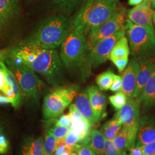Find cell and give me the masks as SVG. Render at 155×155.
<instances>
[{
	"label": "cell",
	"instance_id": "38",
	"mask_svg": "<svg viewBox=\"0 0 155 155\" xmlns=\"http://www.w3.org/2000/svg\"><path fill=\"white\" fill-rule=\"evenodd\" d=\"M78 155H95V152L88 145H82L77 150Z\"/></svg>",
	"mask_w": 155,
	"mask_h": 155
},
{
	"label": "cell",
	"instance_id": "45",
	"mask_svg": "<svg viewBox=\"0 0 155 155\" xmlns=\"http://www.w3.org/2000/svg\"><path fill=\"white\" fill-rule=\"evenodd\" d=\"M153 21L154 22L155 24V12H153Z\"/></svg>",
	"mask_w": 155,
	"mask_h": 155
},
{
	"label": "cell",
	"instance_id": "36",
	"mask_svg": "<svg viewBox=\"0 0 155 155\" xmlns=\"http://www.w3.org/2000/svg\"><path fill=\"white\" fill-rule=\"evenodd\" d=\"M10 90H11V88L6 82L4 73L0 70V91L2 92L6 96Z\"/></svg>",
	"mask_w": 155,
	"mask_h": 155
},
{
	"label": "cell",
	"instance_id": "46",
	"mask_svg": "<svg viewBox=\"0 0 155 155\" xmlns=\"http://www.w3.org/2000/svg\"><path fill=\"white\" fill-rule=\"evenodd\" d=\"M144 1L148 2V3H150V2H151V1H152V0H144Z\"/></svg>",
	"mask_w": 155,
	"mask_h": 155
},
{
	"label": "cell",
	"instance_id": "21",
	"mask_svg": "<svg viewBox=\"0 0 155 155\" xmlns=\"http://www.w3.org/2000/svg\"><path fill=\"white\" fill-rule=\"evenodd\" d=\"M137 134L126 127H122L116 137L113 140V143L121 152H127L134 144Z\"/></svg>",
	"mask_w": 155,
	"mask_h": 155
},
{
	"label": "cell",
	"instance_id": "32",
	"mask_svg": "<svg viewBox=\"0 0 155 155\" xmlns=\"http://www.w3.org/2000/svg\"><path fill=\"white\" fill-rule=\"evenodd\" d=\"M8 148L9 142L4 133L2 125L0 124V153H5L8 150Z\"/></svg>",
	"mask_w": 155,
	"mask_h": 155
},
{
	"label": "cell",
	"instance_id": "10",
	"mask_svg": "<svg viewBox=\"0 0 155 155\" xmlns=\"http://www.w3.org/2000/svg\"><path fill=\"white\" fill-rule=\"evenodd\" d=\"M140 100L134 98H127L126 104L115 114L121 121L123 127L136 134L137 133L140 124Z\"/></svg>",
	"mask_w": 155,
	"mask_h": 155
},
{
	"label": "cell",
	"instance_id": "30",
	"mask_svg": "<svg viewBox=\"0 0 155 155\" xmlns=\"http://www.w3.org/2000/svg\"><path fill=\"white\" fill-rule=\"evenodd\" d=\"M70 127L55 125L54 127H51L50 130L54 135L56 139H59L66 138L67 134L70 131Z\"/></svg>",
	"mask_w": 155,
	"mask_h": 155
},
{
	"label": "cell",
	"instance_id": "35",
	"mask_svg": "<svg viewBox=\"0 0 155 155\" xmlns=\"http://www.w3.org/2000/svg\"><path fill=\"white\" fill-rule=\"evenodd\" d=\"M71 125V119L69 114L61 116L60 118L56 121L55 125L70 127Z\"/></svg>",
	"mask_w": 155,
	"mask_h": 155
},
{
	"label": "cell",
	"instance_id": "14",
	"mask_svg": "<svg viewBox=\"0 0 155 155\" xmlns=\"http://www.w3.org/2000/svg\"><path fill=\"white\" fill-rule=\"evenodd\" d=\"M139 70L133 98L140 99L144 86L148 81L155 69V61L150 59L139 60Z\"/></svg>",
	"mask_w": 155,
	"mask_h": 155
},
{
	"label": "cell",
	"instance_id": "4",
	"mask_svg": "<svg viewBox=\"0 0 155 155\" xmlns=\"http://www.w3.org/2000/svg\"><path fill=\"white\" fill-rule=\"evenodd\" d=\"M89 52L87 37L72 28L61 44L60 57L63 64L71 71H81L83 75Z\"/></svg>",
	"mask_w": 155,
	"mask_h": 155
},
{
	"label": "cell",
	"instance_id": "26",
	"mask_svg": "<svg viewBox=\"0 0 155 155\" xmlns=\"http://www.w3.org/2000/svg\"><path fill=\"white\" fill-rule=\"evenodd\" d=\"M105 137L98 130H93L90 133L89 146L97 155H104Z\"/></svg>",
	"mask_w": 155,
	"mask_h": 155
},
{
	"label": "cell",
	"instance_id": "19",
	"mask_svg": "<svg viewBox=\"0 0 155 155\" xmlns=\"http://www.w3.org/2000/svg\"><path fill=\"white\" fill-rule=\"evenodd\" d=\"M54 9L59 14L70 16L74 12L80 9L87 0H48Z\"/></svg>",
	"mask_w": 155,
	"mask_h": 155
},
{
	"label": "cell",
	"instance_id": "22",
	"mask_svg": "<svg viewBox=\"0 0 155 155\" xmlns=\"http://www.w3.org/2000/svg\"><path fill=\"white\" fill-rule=\"evenodd\" d=\"M0 70L4 73L6 82L11 88L15 96V102L13 107L17 109L21 104L22 93L14 74L6 66L4 61H0Z\"/></svg>",
	"mask_w": 155,
	"mask_h": 155
},
{
	"label": "cell",
	"instance_id": "5",
	"mask_svg": "<svg viewBox=\"0 0 155 155\" xmlns=\"http://www.w3.org/2000/svg\"><path fill=\"white\" fill-rule=\"evenodd\" d=\"M125 26L130 50L134 59L139 61L155 56L154 29L134 24L129 19H126Z\"/></svg>",
	"mask_w": 155,
	"mask_h": 155
},
{
	"label": "cell",
	"instance_id": "17",
	"mask_svg": "<svg viewBox=\"0 0 155 155\" xmlns=\"http://www.w3.org/2000/svg\"><path fill=\"white\" fill-rule=\"evenodd\" d=\"M86 91L94 114L97 120L100 121V120L106 115V100L105 95L96 86H89L86 89Z\"/></svg>",
	"mask_w": 155,
	"mask_h": 155
},
{
	"label": "cell",
	"instance_id": "34",
	"mask_svg": "<svg viewBox=\"0 0 155 155\" xmlns=\"http://www.w3.org/2000/svg\"><path fill=\"white\" fill-rule=\"evenodd\" d=\"M122 89V77L121 76L114 75L113 82L111 86L110 90L113 92H118Z\"/></svg>",
	"mask_w": 155,
	"mask_h": 155
},
{
	"label": "cell",
	"instance_id": "13",
	"mask_svg": "<svg viewBox=\"0 0 155 155\" xmlns=\"http://www.w3.org/2000/svg\"><path fill=\"white\" fill-rule=\"evenodd\" d=\"M68 114L71 119L70 129L80 134L82 140V145L89 144L91 129L89 122L79 113L74 104L70 106Z\"/></svg>",
	"mask_w": 155,
	"mask_h": 155
},
{
	"label": "cell",
	"instance_id": "47",
	"mask_svg": "<svg viewBox=\"0 0 155 155\" xmlns=\"http://www.w3.org/2000/svg\"><path fill=\"white\" fill-rule=\"evenodd\" d=\"M70 155H78L77 154H76V153H72Z\"/></svg>",
	"mask_w": 155,
	"mask_h": 155
},
{
	"label": "cell",
	"instance_id": "15",
	"mask_svg": "<svg viewBox=\"0 0 155 155\" xmlns=\"http://www.w3.org/2000/svg\"><path fill=\"white\" fill-rule=\"evenodd\" d=\"M136 147H141L155 141V119L144 117L140 120L136 136Z\"/></svg>",
	"mask_w": 155,
	"mask_h": 155
},
{
	"label": "cell",
	"instance_id": "44",
	"mask_svg": "<svg viewBox=\"0 0 155 155\" xmlns=\"http://www.w3.org/2000/svg\"><path fill=\"white\" fill-rule=\"evenodd\" d=\"M150 6L153 10L155 9V0H152L150 2Z\"/></svg>",
	"mask_w": 155,
	"mask_h": 155
},
{
	"label": "cell",
	"instance_id": "11",
	"mask_svg": "<svg viewBox=\"0 0 155 155\" xmlns=\"http://www.w3.org/2000/svg\"><path fill=\"white\" fill-rule=\"evenodd\" d=\"M150 4L144 1L127 12L128 19L134 24L141 26H148L153 29V13Z\"/></svg>",
	"mask_w": 155,
	"mask_h": 155
},
{
	"label": "cell",
	"instance_id": "41",
	"mask_svg": "<svg viewBox=\"0 0 155 155\" xmlns=\"http://www.w3.org/2000/svg\"><path fill=\"white\" fill-rule=\"evenodd\" d=\"M8 51H0V61H5L8 58Z\"/></svg>",
	"mask_w": 155,
	"mask_h": 155
},
{
	"label": "cell",
	"instance_id": "42",
	"mask_svg": "<svg viewBox=\"0 0 155 155\" xmlns=\"http://www.w3.org/2000/svg\"><path fill=\"white\" fill-rule=\"evenodd\" d=\"M144 0H128V4L129 5L137 6L141 4Z\"/></svg>",
	"mask_w": 155,
	"mask_h": 155
},
{
	"label": "cell",
	"instance_id": "20",
	"mask_svg": "<svg viewBox=\"0 0 155 155\" xmlns=\"http://www.w3.org/2000/svg\"><path fill=\"white\" fill-rule=\"evenodd\" d=\"M139 100L144 109H150L155 106V67L148 81L144 86Z\"/></svg>",
	"mask_w": 155,
	"mask_h": 155
},
{
	"label": "cell",
	"instance_id": "49",
	"mask_svg": "<svg viewBox=\"0 0 155 155\" xmlns=\"http://www.w3.org/2000/svg\"></svg>",
	"mask_w": 155,
	"mask_h": 155
},
{
	"label": "cell",
	"instance_id": "3",
	"mask_svg": "<svg viewBox=\"0 0 155 155\" xmlns=\"http://www.w3.org/2000/svg\"><path fill=\"white\" fill-rule=\"evenodd\" d=\"M119 0H87L72 21V28L88 39L120 8Z\"/></svg>",
	"mask_w": 155,
	"mask_h": 155
},
{
	"label": "cell",
	"instance_id": "18",
	"mask_svg": "<svg viewBox=\"0 0 155 155\" xmlns=\"http://www.w3.org/2000/svg\"><path fill=\"white\" fill-rule=\"evenodd\" d=\"M74 104L79 113L89 122L91 127L96 125L99 122L94 114L86 90L78 93Z\"/></svg>",
	"mask_w": 155,
	"mask_h": 155
},
{
	"label": "cell",
	"instance_id": "33",
	"mask_svg": "<svg viewBox=\"0 0 155 155\" xmlns=\"http://www.w3.org/2000/svg\"><path fill=\"white\" fill-rule=\"evenodd\" d=\"M66 150V138L57 139L55 150L54 155H61Z\"/></svg>",
	"mask_w": 155,
	"mask_h": 155
},
{
	"label": "cell",
	"instance_id": "29",
	"mask_svg": "<svg viewBox=\"0 0 155 155\" xmlns=\"http://www.w3.org/2000/svg\"><path fill=\"white\" fill-rule=\"evenodd\" d=\"M127 97L122 91L117 92L114 95L109 97V101L111 105L117 111L121 109L127 101Z\"/></svg>",
	"mask_w": 155,
	"mask_h": 155
},
{
	"label": "cell",
	"instance_id": "50",
	"mask_svg": "<svg viewBox=\"0 0 155 155\" xmlns=\"http://www.w3.org/2000/svg\"></svg>",
	"mask_w": 155,
	"mask_h": 155
},
{
	"label": "cell",
	"instance_id": "31",
	"mask_svg": "<svg viewBox=\"0 0 155 155\" xmlns=\"http://www.w3.org/2000/svg\"><path fill=\"white\" fill-rule=\"evenodd\" d=\"M124 152H120L111 140H106L104 155H123Z\"/></svg>",
	"mask_w": 155,
	"mask_h": 155
},
{
	"label": "cell",
	"instance_id": "16",
	"mask_svg": "<svg viewBox=\"0 0 155 155\" xmlns=\"http://www.w3.org/2000/svg\"><path fill=\"white\" fill-rule=\"evenodd\" d=\"M20 13L17 0H0V30L7 28Z\"/></svg>",
	"mask_w": 155,
	"mask_h": 155
},
{
	"label": "cell",
	"instance_id": "12",
	"mask_svg": "<svg viewBox=\"0 0 155 155\" xmlns=\"http://www.w3.org/2000/svg\"><path fill=\"white\" fill-rule=\"evenodd\" d=\"M139 67L138 61L133 59L127 64V66L122 72L121 91L127 98H133Z\"/></svg>",
	"mask_w": 155,
	"mask_h": 155
},
{
	"label": "cell",
	"instance_id": "40",
	"mask_svg": "<svg viewBox=\"0 0 155 155\" xmlns=\"http://www.w3.org/2000/svg\"><path fill=\"white\" fill-rule=\"evenodd\" d=\"M8 104H11L10 99L5 94L3 95L0 93V105H6Z\"/></svg>",
	"mask_w": 155,
	"mask_h": 155
},
{
	"label": "cell",
	"instance_id": "7",
	"mask_svg": "<svg viewBox=\"0 0 155 155\" xmlns=\"http://www.w3.org/2000/svg\"><path fill=\"white\" fill-rule=\"evenodd\" d=\"M6 66L14 74L22 95L29 99L38 101L39 89L42 83L33 70L22 63L6 60Z\"/></svg>",
	"mask_w": 155,
	"mask_h": 155
},
{
	"label": "cell",
	"instance_id": "25",
	"mask_svg": "<svg viewBox=\"0 0 155 155\" xmlns=\"http://www.w3.org/2000/svg\"><path fill=\"white\" fill-rule=\"evenodd\" d=\"M23 155H44L43 140L41 137L29 138L23 146Z\"/></svg>",
	"mask_w": 155,
	"mask_h": 155
},
{
	"label": "cell",
	"instance_id": "27",
	"mask_svg": "<svg viewBox=\"0 0 155 155\" xmlns=\"http://www.w3.org/2000/svg\"><path fill=\"white\" fill-rule=\"evenodd\" d=\"M114 74L110 70L98 75L96 78V83L101 90H108L113 82Z\"/></svg>",
	"mask_w": 155,
	"mask_h": 155
},
{
	"label": "cell",
	"instance_id": "28",
	"mask_svg": "<svg viewBox=\"0 0 155 155\" xmlns=\"http://www.w3.org/2000/svg\"><path fill=\"white\" fill-rule=\"evenodd\" d=\"M56 140L55 137L50 129L46 130L45 141H43L44 155H53L56 149Z\"/></svg>",
	"mask_w": 155,
	"mask_h": 155
},
{
	"label": "cell",
	"instance_id": "24",
	"mask_svg": "<svg viewBox=\"0 0 155 155\" xmlns=\"http://www.w3.org/2000/svg\"><path fill=\"white\" fill-rule=\"evenodd\" d=\"M130 54V48L129 47L127 38L124 36L119 39L111 50L110 55V60L122 58H128Z\"/></svg>",
	"mask_w": 155,
	"mask_h": 155
},
{
	"label": "cell",
	"instance_id": "8",
	"mask_svg": "<svg viewBox=\"0 0 155 155\" xmlns=\"http://www.w3.org/2000/svg\"><path fill=\"white\" fill-rule=\"evenodd\" d=\"M126 34L125 27L109 37L102 39L89 51L83 77L90 75L91 69L100 66L107 61L117 41Z\"/></svg>",
	"mask_w": 155,
	"mask_h": 155
},
{
	"label": "cell",
	"instance_id": "9",
	"mask_svg": "<svg viewBox=\"0 0 155 155\" xmlns=\"http://www.w3.org/2000/svg\"><path fill=\"white\" fill-rule=\"evenodd\" d=\"M127 10L123 6L107 21H106L94 35L87 39L89 51L102 39L114 35L125 28Z\"/></svg>",
	"mask_w": 155,
	"mask_h": 155
},
{
	"label": "cell",
	"instance_id": "6",
	"mask_svg": "<svg viewBox=\"0 0 155 155\" xmlns=\"http://www.w3.org/2000/svg\"><path fill=\"white\" fill-rule=\"evenodd\" d=\"M77 86L59 87L47 94L44 98L43 117L47 121L55 120L60 116L77 95Z\"/></svg>",
	"mask_w": 155,
	"mask_h": 155
},
{
	"label": "cell",
	"instance_id": "1",
	"mask_svg": "<svg viewBox=\"0 0 155 155\" xmlns=\"http://www.w3.org/2000/svg\"><path fill=\"white\" fill-rule=\"evenodd\" d=\"M6 60L22 63L45 78L48 83L55 85L63 78V63L58 52L32 45H17L8 51Z\"/></svg>",
	"mask_w": 155,
	"mask_h": 155
},
{
	"label": "cell",
	"instance_id": "23",
	"mask_svg": "<svg viewBox=\"0 0 155 155\" xmlns=\"http://www.w3.org/2000/svg\"><path fill=\"white\" fill-rule=\"evenodd\" d=\"M123 126L120 118L114 115L110 120L106 122L102 127V133L104 134L106 140L113 141L120 132Z\"/></svg>",
	"mask_w": 155,
	"mask_h": 155
},
{
	"label": "cell",
	"instance_id": "39",
	"mask_svg": "<svg viewBox=\"0 0 155 155\" xmlns=\"http://www.w3.org/2000/svg\"><path fill=\"white\" fill-rule=\"evenodd\" d=\"M134 144H133L129 148V155H143V153L141 148L140 147L134 146Z\"/></svg>",
	"mask_w": 155,
	"mask_h": 155
},
{
	"label": "cell",
	"instance_id": "2",
	"mask_svg": "<svg viewBox=\"0 0 155 155\" xmlns=\"http://www.w3.org/2000/svg\"><path fill=\"white\" fill-rule=\"evenodd\" d=\"M72 21L61 14L41 20L31 34L20 44L55 49L61 45L72 29Z\"/></svg>",
	"mask_w": 155,
	"mask_h": 155
},
{
	"label": "cell",
	"instance_id": "37",
	"mask_svg": "<svg viewBox=\"0 0 155 155\" xmlns=\"http://www.w3.org/2000/svg\"><path fill=\"white\" fill-rule=\"evenodd\" d=\"M111 61L116 66L119 72H122L127 66L128 64V58L117 59L113 60Z\"/></svg>",
	"mask_w": 155,
	"mask_h": 155
},
{
	"label": "cell",
	"instance_id": "43",
	"mask_svg": "<svg viewBox=\"0 0 155 155\" xmlns=\"http://www.w3.org/2000/svg\"><path fill=\"white\" fill-rule=\"evenodd\" d=\"M71 153H72V152L66 148V150H65V151L62 153L61 155H70Z\"/></svg>",
	"mask_w": 155,
	"mask_h": 155
},
{
	"label": "cell",
	"instance_id": "48",
	"mask_svg": "<svg viewBox=\"0 0 155 155\" xmlns=\"http://www.w3.org/2000/svg\"><path fill=\"white\" fill-rule=\"evenodd\" d=\"M155 155V153H153V154H152V155Z\"/></svg>",
	"mask_w": 155,
	"mask_h": 155
}]
</instances>
